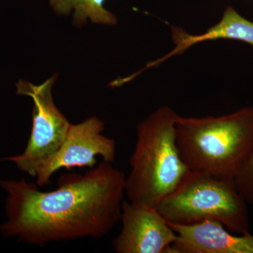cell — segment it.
Wrapping results in <instances>:
<instances>
[{
    "mask_svg": "<svg viewBox=\"0 0 253 253\" xmlns=\"http://www.w3.org/2000/svg\"><path fill=\"white\" fill-rule=\"evenodd\" d=\"M126 181L123 171L104 161L84 174L60 176L51 191L23 178L0 181L8 194L1 233L39 246L103 237L121 221Z\"/></svg>",
    "mask_w": 253,
    "mask_h": 253,
    "instance_id": "cell-1",
    "label": "cell"
},
{
    "mask_svg": "<svg viewBox=\"0 0 253 253\" xmlns=\"http://www.w3.org/2000/svg\"><path fill=\"white\" fill-rule=\"evenodd\" d=\"M176 144L190 171L234 180L253 152V106L176 123Z\"/></svg>",
    "mask_w": 253,
    "mask_h": 253,
    "instance_id": "cell-2",
    "label": "cell"
},
{
    "mask_svg": "<svg viewBox=\"0 0 253 253\" xmlns=\"http://www.w3.org/2000/svg\"><path fill=\"white\" fill-rule=\"evenodd\" d=\"M179 116L171 108L162 106L137 126L131 172L126 181L129 202L156 208L189 172L176 144Z\"/></svg>",
    "mask_w": 253,
    "mask_h": 253,
    "instance_id": "cell-3",
    "label": "cell"
},
{
    "mask_svg": "<svg viewBox=\"0 0 253 253\" xmlns=\"http://www.w3.org/2000/svg\"><path fill=\"white\" fill-rule=\"evenodd\" d=\"M156 210L172 224L191 225L209 219L233 232L251 234L248 203L234 180L189 171Z\"/></svg>",
    "mask_w": 253,
    "mask_h": 253,
    "instance_id": "cell-4",
    "label": "cell"
},
{
    "mask_svg": "<svg viewBox=\"0 0 253 253\" xmlns=\"http://www.w3.org/2000/svg\"><path fill=\"white\" fill-rule=\"evenodd\" d=\"M57 76L40 85L20 80L16 83L18 95L31 97L34 103L31 136L23 154L4 158L33 177L39 165L59 149L67 136L71 124L56 107L51 89Z\"/></svg>",
    "mask_w": 253,
    "mask_h": 253,
    "instance_id": "cell-5",
    "label": "cell"
},
{
    "mask_svg": "<svg viewBox=\"0 0 253 253\" xmlns=\"http://www.w3.org/2000/svg\"><path fill=\"white\" fill-rule=\"evenodd\" d=\"M104 129V123L96 117L71 125L59 149L37 168L38 187L51 184V176L62 168L95 167L97 156H101L104 162L112 163L116 159V144L113 139L102 134Z\"/></svg>",
    "mask_w": 253,
    "mask_h": 253,
    "instance_id": "cell-6",
    "label": "cell"
},
{
    "mask_svg": "<svg viewBox=\"0 0 253 253\" xmlns=\"http://www.w3.org/2000/svg\"><path fill=\"white\" fill-rule=\"evenodd\" d=\"M122 229L113 241L117 253H165L176 239V233L156 208L124 201Z\"/></svg>",
    "mask_w": 253,
    "mask_h": 253,
    "instance_id": "cell-7",
    "label": "cell"
},
{
    "mask_svg": "<svg viewBox=\"0 0 253 253\" xmlns=\"http://www.w3.org/2000/svg\"><path fill=\"white\" fill-rule=\"evenodd\" d=\"M168 223L176 239L165 253H253L252 234L234 235L217 221L191 225Z\"/></svg>",
    "mask_w": 253,
    "mask_h": 253,
    "instance_id": "cell-8",
    "label": "cell"
},
{
    "mask_svg": "<svg viewBox=\"0 0 253 253\" xmlns=\"http://www.w3.org/2000/svg\"><path fill=\"white\" fill-rule=\"evenodd\" d=\"M174 49L153 62L149 63L146 68L161 64L163 61L175 55L183 52L199 43L217 40H231L243 42L253 48V22L241 16L231 6L226 8L220 21L208 28L202 34L190 35L179 28H172Z\"/></svg>",
    "mask_w": 253,
    "mask_h": 253,
    "instance_id": "cell-9",
    "label": "cell"
},
{
    "mask_svg": "<svg viewBox=\"0 0 253 253\" xmlns=\"http://www.w3.org/2000/svg\"><path fill=\"white\" fill-rule=\"evenodd\" d=\"M105 0H49L51 7L58 14L68 15L72 10L73 24L82 26L87 18L98 24L113 26L117 18L104 7Z\"/></svg>",
    "mask_w": 253,
    "mask_h": 253,
    "instance_id": "cell-10",
    "label": "cell"
},
{
    "mask_svg": "<svg viewBox=\"0 0 253 253\" xmlns=\"http://www.w3.org/2000/svg\"><path fill=\"white\" fill-rule=\"evenodd\" d=\"M234 182L248 204H253V152L245 161Z\"/></svg>",
    "mask_w": 253,
    "mask_h": 253,
    "instance_id": "cell-11",
    "label": "cell"
}]
</instances>
